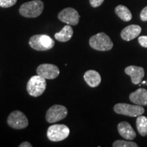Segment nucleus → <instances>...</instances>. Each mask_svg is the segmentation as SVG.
<instances>
[{
    "mask_svg": "<svg viewBox=\"0 0 147 147\" xmlns=\"http://www.w3.org/2000/svg\"><path fill=\"white\" fill-rule=\"evenodd\" d=\"M44 3L40 0H33L23 3L19 8L21 16L26 18H36L42 13Z\"/></svg>",
    "mask_w": 147,
    "mask_h": 147,
    "instance_id": "obj_1",
    "label": "nucleus"
},
{
    "mask_svg": "<svg viewBox=\"0 0 147 147\" xmlns=\"http://www.w3.org/2000/svg\"><path fill=\"white\" fill-rule=\"evenodd\" d=\"M31 48L38 51H46L53 49L55 41L47 35L38 34L31 37L29 41Z\"/></svg>",
    "mask_w": 147,
    "mask_h": 147,
    "instance_id": "obj_2",
    "label": "nucleus"
},
{
    "mask_svg": "<svg viewBox=\"0 0 147 147\" xmlns=\"http://www.w3.org/2000/svg\"><path fill=\"white\" fill-rule=\"evenodd\" d=\"M89 45L92 49L99 51H108L113 47V42L105 33H99L91 37Z\"/></svg>",
    "mask_w": 147,
    "mask_h": 147,
    "instance_id": "obj_3",
    "label": "nucleus"
},
{
    "mask_svg": "<svg viewBox=\"0 0 147 147\" xmlns=\"http://www.w3.org/2000/svg\"><path fill=\"white\" fill-rule=\"evenodd\" d=\"M47 88V81L43 77L36 75L29 80L27 84V91L31 96L39 97L45 91Z\"/></svg>",
    "mask_w": 147,
    "mask_h": 147,
    "instance_id": "obj_4",
    "label": "nucleus"
},
{
    "mask_svg": "<svg viewBox=\"0 0 147 147\" xmlns=\"http://www.w3.org/2000/svg\"><path fill=\"white\" fill-rule=\"evenodd\" d=\"M69 129L63 124H54L47 130L48 138L53 142H59L67 138L69 135Z\"/></svg>",
    "mask_w": 147,
    "mask_h": 147,
    "instance_id": "obj_5",
    "label": "nucleus"
},
{
    "mask_svg": "<svg viewBox=\"0 0 147 147\" xmlns=\"http://www.w3.org/2000/svg\"><path fill=\"white\" fill-rule=\"evenodd\" d=\"M114 110L116 113L119 115L128 116V117H136L142 115L144 113V109L142 106L131 105V104L119 103L114 106Z\"/></svg>",
    "mask_w": 147,
    "mask_h": 147,
    "instance_id": "obj_6",
    "label": "nucleus"
},
{
    "mask_svg": "<svg viewBox=\"0 0 147 147\" xmlns=\"http://www.w3.org/2000/svg\"><path fill=\"white\" fill-rule=\"evenodd\" d=\"M67 108L62 105H53L47 110L46 114V120L49 123L58 122L65 119L67 115Z\"/></svg>",
    "mask_w": 147,
    "mask_h": 147,
    "instance_id": "obj_7",
    "label": "nucleus"
},
{
    "mask_svg": "<svg viewBox=\"0 0 147 147\" xmlns=\"http://www.w3.org/2000/svg\"><path fill=\"white\" fill-rule=\"evenodd\" d=\"M7 122L9 126L16 129H25L29 125L27 117L19 110H15L11 113L8 116Z\"/></svg>",
    "mask_w": 147,
    "mask_h": 147,
    "instance_id": "obj_8",
    "label": "nucleus"
},
{
    "mask_svg": "<svg viewBox=\"0 0 147 147\" xmlns=\"http://www.w3.org/2000/svg\"><path fill=\"white\" fill-rule=\"evenodd\" d=\"M58 18L63 23L74 26L78 24L80 15L74 8H66L59 13Z\"/></svg>",
    "mask_w": 147,
    "mask_h": 147,
    "instance_id": "obj_9",
    "label": "nucleus"
},
{
    "mask_svg": "<svg viewBox=\"0 0 147 147\" xmlns=\"http://www.w3.org/2000/svg\"><path fill=\"white\" fill-rule=\"evenodd\" d=\"M36 71L39 76L49 80H53L57 78L60 73L59 69L57 66L50 63L41 64L38 66Z\"/></svg>",
    "mask_w": 147,
    "mask_h": 147,
    "instance_id": "obj_10",
    "label": "nucleus"
},
{
    "mask_svg": "<svg viewBox=\"0 0 147 147\" xmlns=\"http://www.w3.org/2000/svg\"><path fill=\"white\" fill-rule=\"evenodd\" d=\"M125 72L131 77L132 83L139 84L144 76V70L142 67L136 65H130L125 69Z\"/></svg>",
    "mask_w": 147,
    "mask_h": 147,
    "instance_id": "obj_11",
    "label": "nucleus"
},
{
    "mask_svg": "<svg viewBox=\"0 0 147 147\" xmlns=\"http://www.w3.org/2000/svg\"><path fill=\"white\" fill-rule=\"evenodd\" d=\"M142 28L137 25H130L125 27L121 33V38L125 41H131L139 36Z\"/></svg>",
    "mask_w": 147,
    "mask_h": 147,
    "instance_id": "obj_12",
    "label": "nucleus"
},
{
    "mask_svg": "<svg viewBox=\"0 0 147 147\" xmlns=\"http://www.w3.org/2000/svg\"><path fill=\"white\" fill-rule=\"evenodd\" d=\"M117 129L119 134L125 139L132 140L136 137V134L134 131V129L127 122L123 121L119 123Z\"/></svg>",
    "mask_w": 147,
    "mask_h": 147,
    "instance_id": "obj_13",
    "label": "nucleus"
},
{
    "mask_svg": "<svg viewBox=\"0 0 147 147\" xmlns=\"http://www.w3.org/2000/svg\"><path fill=\"white\" fill-rule=\"evenodd\" d=\"M129 99L134 104L139 106L147 105V90L140 88L129 95Z\"/></svg>",
    "mask_w": 147,
    "mask_h": 147,
    "instance_id": "obj_14",
    "label": "nucleus"
},
{
    "mask_svg": "<svg viewBox=\"0 0 147 147\" xmlns=\"http://www.w3.org/2000/svg\"><path fill=\"white\" fill-rule=\"evenodd\" d=\"M84 79L88 85L91 87H96L102 81L100 74L95 70H88L84 73Z\"/></svg>",
    "mask_w": 147,
    "mask_h": 147,
    "instance_id": "obj_15",
    "label": "nucleus"
},
{
    "mask_svg": "<svg viewBox=\"0 0 147 147\" xmlns=\"http://www.w3.org/2000/svg\"><path fill=\"white\" fill-rule=\"evenodd\" d=\"M74 31L69 25H65L59 32L55 34V38L59 42H66L69 41L73 36Z\"/></svg>",
    "mask_w": 147,
    "mask_h": 147,
    "instance_id": "obj_16",
    "label": "nucleus"
},
{
    "mask_svg": "<svg viewBox=\"0 0 147 147\" xmlns=\"http://www.w3.org/2000/svg\"><path fill=\"white\" fill-rule=\"evenodd\" d=\"M115 13L121 20L127 22L131 21L132 14L130 10L126 6L123 5H119L115 8Z\"/></svg>",
    "mask_w": 147,
    "mask_h": 147,
    "instance_id": "obj_17",
    "label": "nucleus"
},
{
    "mask_svg": "<svg viewBox=\"0 0 147 147\" xmlns=\"http://www.w3.org/2000/svg\"><path fill=\"white\" fill-rule=\"evenodd\" d=\"M137 129L139 134L142 136H146L147 134V117L140 115L136 120Z\"/></svg>",
    "mask_w": 147,
    "mask_h": 147,
    "instance_id": "obj_18",
    "label": "nucleus"
},
{
    "mask_svg": "<svg viewBox=\"0 0 147 147\" xmlns=\"http://www.w3.org/2000/svg\"><path fill=\"white\" fill-rule=\"evenodd\" d=\"M113 146L114 147H138L136 143L130 142V141H125V140H116L114 142Z\"/></svg>",
    "mask_w": 147,
    "mask_h": 147,
    "instance_id": "obj_19",
    "label": "nucleus"
},
{
    "mask_svg": "<svg viewBox=\"0 0 147 147\" xmlns=\"http://www.w3.org/2000/svg\"><path fill=\"white\" fill-rule=\"evenodd\" d=\"M17 0H0V7L1 8H10L16 4Z\"/></svg>",
    "mask_w": 147,
    "mask_h": 147,
    "instance_id": "obj_20",
    "label": "nucleus"
},
{
    "mask_svg": "<svg viewBox=\"0 0 147 147\" xmlns=\"http://www.w3.org/2000/svg\"><path fill=\"white\" fill-rule=\"evenodd\" d=\"M104 1V0H89L90 4L93 8H97V7L100 6Z\"/></svg>",
    "mask_w": 147,
    "mask_h": 147,
    "instance_id": "obj_21",
    "label": "nucleus"
},
{
    "mask_svg": "<svg viewBox=\"0 0 147 147\" xmlns=\"http://www.w3.org/2000/svg\"><path fill=\"white\" fill-rule=\"evenodd\" d=\"M138 42L141 47L147 48V36H140Z\"/></svg>",
    "mask_w": 147,
    "mask_h": 147,
    "instance_id": "obj_22",
    "label": "nucleus"
},
{
    "mask_svg": "<svg viewBox=\"0 0 147 147\" xmlns=\"http://www.w3.org/2000/svg\"><path fill=\"white\" fill-rule=\"evenodd\" d=\"M140 18L143 21H147V6L143 8L140 13Z\"/></svg>",
    "mask_w": 147,
    "mask_h": 147,
    "instance_id": "obj_23",
    "label": "nucleus"
},
{
    "mask_svg": "<svg viewBox=\"0 0 147 147\" xmlns=\"http://www.w3.org/2000/svg\"><path fill=\"white\" fill-rule=\"evenodd\" d=\"M32 145L31 144V143L28 142H22L21 144L19 145V147H32Z\"/></svg>",
    "mask_w": 147,
    "mask_h": 147,
    "instance_id": "obj_24",
    "label": "nucleus"
},
{
    "mask_svg": "<svg viewBox=\"0 0 147 147\" xmlns=\"http://www.w3.org/2000/svg\"><path fill=\"white\" fill-rule=\"evenodd\" d=\"M146 81H143V82H142V84H145V83H146Z\"/></svg>",
    "mask_w": 147,
    "mask_h": 147,
    "instance_id": "obj_25",
    "label": "nucleus"
}]
</instances>
